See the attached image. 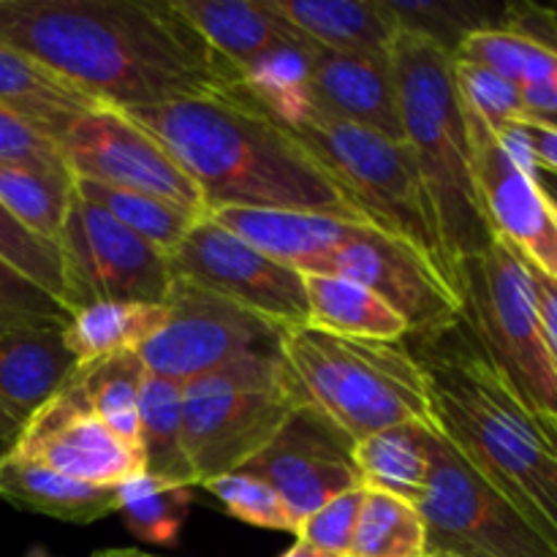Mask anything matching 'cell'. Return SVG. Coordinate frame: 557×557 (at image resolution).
<instances>
[{
    "instance_id": "ab89813d",
    "label": "cell",
    "mask_w": 557,
    "mask_h": 557,
    "mask_svg": "<svg viewBox=\"0 0 557 557\" xmlns=\"http://www.w3.org/2000/svg\"><path fill=\"white\" fill-rule=\"evenodd\" d=\"M455 82L462 103L479 114L493 131L525 117V98L515 82L482 69V65L455 60Z\"/></svg>"
},
{
    "instance_id": "db71d44e",
    "label": "cell",
    "mask_w": 557,
    "mask_h": 557,
    "mask_svg": "<svg viewBox=\"0 0 557 557\" xmlns=\"http://www.w3.org/2000/svg\"><path fill=\"white\" fill-rule=\"evenodd\" d=\"M424 557H430V555H424Z\"/></svg>"
},
{
    "instance_id": "6da1fadb",
    "label": "cell",
    "mask_w": 557,
    "mask_h": 557,
    "mask_svg": "<svg viewBox=\"0 0 557 557\" xmlns=\"http://www.w3.org/2000/svg\"><path fill=\"white\" fill-rule=\"evenodd\" d=\"M0 41L120 112L239 87L169 0H0Z\"/></svg>"
},
{
    "instance_id": "4316f807",
    "label": "cell",
    "mask_w": 557,
    "mask_h": 557,
    "mask_svg": "<svg viewBox=\"0 0 557 557\" xmlns=\"http://www.w3.org/2000/svg\"><path fill=\"white\" fill-rule=\"evenodd\" d=\"M139 449L150 476L183 487H199L185 451L183 384L145 375L139 392Z\"/></svg>"
},
{
    "instance_id": "44dd1931",
    "label": "cell",
    "mask_w": 557,
    "mask_h": 557,
    "mask_svg": "<svg viewBox=\"0 0 557 557\" xmlns=\"http://www.w3.org/2000/svg\"><path fill=\"white\" fill-rule=\"evenodd\" d=\"M310 44L368 58H392L400 25L384 0H270Z\"/></svg>"
},
{
    "instance_id": "8992f818",
    "label": "cell",
    "mask_w": 557,
    "mask_h": 557,
    "mask_svg": "<svg viewBox=\"0 0 557 557\" xmlns=\"http://www.w3.org/2000/svg\"><path fill=\"white\" fill-rule=\"evenodd\" d=\"M462 324L557 449V364L544 343L520 253L495 239L460 264Z\"/></svg>"
},
{
    "instance_id": "603a6c76",
    "label": "cell",
    "mask_w": 557,
    "mask_h": 557,
    "mask_svg": "<svg viewBox=\"0 0 557 557\" xmlns=\"http://www.w3.org/2000/svg\"><path fill=\"white\" fill-rule=\"evenodd\" d=\"M98 107H103L98 98L0 41V109L58 141L76 117Z\"/></svg>"
},
{
    "instance_id": "d4e9b609",
    "label": "cell",
    "mask_w": 557,
    "mask_h": 557,
    "mask_svg": "<svg viewBox=\"0 0 557 557\" xmlns=\"http://www.w3.org/2000/svg\"><path fill=\"white\" fill-rule=\"evenodd\" d=\"M433 435L435 428L406 422L354 444L362 487L397 495L417 506L433 473Z\"/></svg>"
},
{
    "instance_id": "f35d334b",
    "label": "cell",
    "mask_w": 557,
    "mask_h": 557,
    "mask_svg": "<svg viewBox=\"0 0 557 557\" xmlns=\"http://www.w3.org/2000/svg\"><path fill=\"white\" fill-rule=\"evenodd\" d=\"M71 310L60 299L0 259V332L30 326H65Z\"/></svg>"
},
{
    "instance_id": "1f68e13d",
    "label": "cell",
    "mask_w": 557,
    "mask_h": 557,
    "mask_svg": "<svg viewBox=\"0 0 557 557\" xmlns=\"http://www.w3.org/2000/svg\"><path fill=\"white\" fill-rule=\"evenodd\" d=\"M424 555H428V533H424V522L417 506L397 495L364 487L348 557Z\"/></svg>"
},
{
    "instance_id": "9a60e30c",
    "label": "cell",
    "mask_w": 557,
    "mask_h": 557,
    "mask_svg": "<svg viewBox=\"0 0 557 557\" xmlns=\"http://www.w3.org/2000/svg\"><path fill=\"white\" fill-rule=\"evenodd\" d=\"M239 471L275 490L297 531L332 498L362 487L354 466V441L310 406H299Z\"/></svg>"
},
{
    "instance_id": "f5cc1de1",
    "label": "cell",
    "mask_w": 557,
    "mask_h": 557,
    "mask_svg": "<svg viewBox=\"0 0 557 557\" xmlns=\"http://www.w3.org/2000/svg\"><path fill=\"white\" fill-rule=\"evenodd\" d=\"M553 16H555V22H557V9H553Z\"/></svg>"
},
{
    "instance_id": "7402d4cb",
    "label": "cell",
    "mask_w": 557,
    "mask_h": 557,
    "mask_svg": "<svg viewBox=\"0 0 557 557\" xmlns=\"http://www.w3.org/2000/svg\"><path fill=\"white\" fill-rule=\"evenodd\" d=\"M169 3L221 58L237 69L253 63L272 49L310 44L272 9L270 0H169Z\"/></svg>"
},
{
    "instance_id": "2e32d148",
    "label": "cell",
    "mask_w": 557,
    "mask_h": 557,
    "mask_svg": "<svg viewBox=\"0 0 557 557\" xmlns=\"http://www.w3.org/2000/svg\"><path fill=\"white\" fill-rule=\"evenodd\" d=\"M11 457L41 462L76 482L117 487L145 473L141 451L120 441L92 411L76 370L63 389L33 413Z\"/></svg>"
},
{
    "instance_id": "5b68a950",
    "label": "cell",
    "mask_w": 557,
    "mask_h": 557,
    "mask_svg": "<svg viewBox=\"0 0 557 557\" xmlns=\"http://www.w3.org/2000/svg\"><path fill=\"white\" fill-rule=\"evenodd\" d=\"M277 351L302 406L357 441L395 424L435 428L428 375L400 341H359L315 326L281 330Z\"/></svg>"
},
{
    "instance_id": "bcb514c9",
    "label": "cell",
    "mask_w": 557,
    "mask_h": 557,
    "mask_svg": "<svg viewBox=\"0 0 557 557\" xmlns=\"http://www.w3.org/2000/svg\"><path fill=\"white\" fill-rule=\"evenodd\" d=\"M22 430H25V424L16 422L11 413H5L3 408H0V468L11 460V455H14L16 446H20Z\"/></svg>"
},
{
    "instance_id": "f546056e",
    "label": "cell",
    "mask_w": 557,
    "mask_h": 557,
    "mask_svg": "<svg viewBox=\"0 0 557 557\" xmlns=\"http://www.w3.org/2000/svg\"><path fill=\"white\" fill-rule=\"evenodd\" d=\"M145 375L147 368L136 351L76 368V379L96 417L134 449H139V392Z\"/></svg>"
},
{
    "instance_id": "52a82bcc",
    "label": "cell",
    "mask_w": 557,
    "mask_h": 557,
    "mask_svg": "<svg viewBox=\"0 0 557 557\" xmlns=\"http://www.w3.org/2000/svg\"><path fill=\"white\" fill-rule=\"evenodd\" d=\"M292 134L368 223L422 250L457 292V272L446 256L438 218L408 141L386 139L319 112Z\"/></svg>"
},
{
    "instance_id": "83f0119b",
    "label": "cell",
    "mask_w": 557,
    "mask_h": 557,
    "mask_svg": "<svg viewBox=\"0 0 557 557\" xmlns=\"http://www.w3.org/2000/svg\"><path fill=\"white\" fill-rule=\"evenodd\" d=\"M315 49V44L272 49L239 69V87L245 96L288 131L315 117L310 96V65Z\"/></svg>"
},
{
    "instance_id": "60d3db41",
    "label": "cell",
    "mask_w": 557,
    "mask_h": 557,
    "mask_svg": "<svg viewBox=\"0 0 557 557\" xmlns=\"http://www.w3.org/2000/svg\"><path fill=\"white\" fill-rule=\"evenodd\" d=\"M362 493L364 487L348 490V493L337 495L330 504L321 506L319 511H313L299 525L297 542L310 544V547L321 549V553L348 557L354 528H357L359 506H362Z\"/></svg>"
},
{
    "instance_id": "30bf717a",
    "label": "cell",
    "mask_w": 557,
    "mask_h": 557,
    "mask_svg": "<svg viewBox=\"0 0 557 557\" xmlns=\"http://www.w3.org/2000/svg\"><path fill=\"white\" fill-rule=\"evenodd\" d=\"M69 310L98 302L166 305L174 286L169 253L114 221L74 190L58 243Z\"/></svg>"
},
{
    "instance_id": "cb8c5ba5",
    "label": "cell",
    "mask_w": 557,
    "mask_h": 557,
    "mask_svg": "<svg viewBox=\"0 0 557 557\" xmlns=\"http://www.w3.org/2000/svg\"><path fill=\"white\" fill-rule=\"evenodd\" d=\"M0 500L33 515L87 525L117 511V487L76 482L41 462L11 457L0 468Z\"/></svg>"
},
{
    "instance_id": "74e56055",
    "label": "cell",
    "mask_w": 557,
    "mask_h": 557,
    "mask_svg": "<svg viewBox=\"0 0 557 557\" xmlns=\"http://www.w3.org/2000/svg\"><path fill=\"white\" fill-rule=\"evenodd\" d=\"M201 487L218 498V504L237 520L248 522V525L267 528V531H283L297 536V525H294L292 515L277 498L275 490L264 484L261 479L248 476L243 471L226 473L205 482Z\"/></svg>"
},
{
    "instance_id": "e0dca14e",
    "label": "cell",
    "mask_w": 557,
    "mask_h": 557,
    "mask_svg": "<svg viewBox=\"0 0 557 557\" xmlns=\"http://www.w3.org/2000/svg\"><path fill=\"white\" fill-rule=\"evenodd\" d=\"M466 109L468 139H471L473 183L484 221L495 239L557 277V210L539 188L536 172L517 166L498 141V134Z\"/></svg>"
},
{
    "instance_id": "f907efd6",
    "label": "cell",
    "mask_w": 557,
    "mask_h": 557,
    "mask_svg": "<svg viewBox=\"0 0 557 557\" xmlns=\"http://www.w3.org/2000/svg\"><path fill=\"white\" fill-rule=\"evenodd\" d=\"M525 117H531V120H539V123H544V125H553V128H557V114H525Z\"/></svg>"
},
{
    "instance_id": "f1b7e54d",
    "label": "cell",
    "mask_w": 557,
    "mask_h": 557,
    "mask_svg": "<svg viewBox=\"0 0 557 557\" xmlns=\"http://www.w3.org/2000/svg\"><path fill=\"white\" fill-rule=\"evenodd\" d=\"M166 305L98 302L71 313L63 335L79 364L98 359L139 354V348L161 330Z\"/></svg>"
},
{
    "instance_id": "ac0fdd59",
    "label": "cell",
    "mask_w": 557,
    "mask_h": 557,
    "mask_svg": "<svg viewBox=\"0 0 557 557\" xmlns=\"http://www.w3.org/2000/svg\"><path fill=\"white\" fill-rule=\"evenodd\" d=\"M310 96L315 112L406 141L400 96L392 58H368L315 49L310 65Z\"/></svg>"
},
{
    "instance_id": "5bb4252c",
    "label": "cell",
    "mask_w": 557,
    "mask_h": 557,
    "mask_svg": "<svg viewBox=\"0 0 557 557\" xmlns=\"http://www.w3.org/2000/svg\"><path fill=\"white\" fill-rule=\"evenodd\" d=\"M281 330L218 294L177 281L161 330L139 348L147 373L188 384L250 351L277 348Z\"/></svg>"
},
{
    "instance_id": "d590c367",
    "label": "cell",
    "mask_w": 557,
    "mask_h": 557,
    "mask_svg": "<svg viewBox=\"0 0 557 557\" xmlns=\"http://www.w3.org/2000/svg\"><path fill=\"white\" fill-rule=\"evenodd\" d=\"M400 30L422 36L455 54L479 30H504L487 5L468 0H384Z\"/></svg>"
},
{
    "instance_id": "9c48e42d",
    "label": "cell",
    "mask_w": 557,
    "mask_h": 557,
    "mask_svg": "<svg viewBox=\"0 0 557 557\" xmlns=\"http://www.w3.org/2000/svg\"><path fill=\"white\" fill-rule=\"evenodd\" d=\"M417 509L430 557H557L555 544L468 466L438 430L433 473Z\"/></svg>"
},
{
    "instance_id": "ee69618b",
    "label": "cell",
    "mask_w": 557,
    "mask_h": 557,
    "mask_svg": "<svg viewBox=\"0 0 557 557\" xmlns=\"http://www.w3.org/2000/svg\"><path fill=\"white\" fill-rule=\"evenodd\" d=\"M520 125L522 131H525L528 141H531L539 166L549 169V172L557 174V128L539 123V120H531V117H522Z\"/></svg>"
},
{
    "instance_id": "d6986e66",
    "label": "cell",
    "mask_w": 557,
    "mask_h": 557,
    "mask_svg": "<svg viewBox=\"0 0 557 557\" xmlns=\"http://www.w3.org/2000/svg\"><path fill=\"white\" fill-rule=\"evenodd\" d=\"M210 218L264 256L302 275H310L321 259H326L337 245L357 232V226H362L319 212L250 210V207H223L212 210Z\"/></svg>"
},
{
    "instance_id": "4dcf8cb0",
    "label": "cell",
    "mask_w": 557,
    "mask_h": 557,
    "mask_svg": "<svg viewBox=\"0 0 557 557\" xmlns=\"http://www.w3.org/2000/svg\"><path fill=\"white\" fill-rule=\"evenodd\" d=\"M71 196L74 177L69 172L0 163V201L27 232L38 234L47 243H60Z\"/></svg>"
},
{
    "instance_id": "d6a6232c",
    "label": "cell",
    "mask_w": 557,
    "mask_h": 557,
    "mask_svg": "<svg viewBox=\"0 0 557 557\" xmlns=\"http://www.w3.org/2000/svg\"><path fill=\"white\" fill-rule=\"evenodd\" d=\"M194 504V487L136 473L117 484V511L125 528L147 544H174Z\"/></svg>"
},
{
    "instance_id": "f6af8a7d",
    "label": "cell",
    "mask_w": 557,
    "mask_h": 557,
    "mask_svg": "<svg viewBox=\"0 0 557 557\" xmlns=\"http://www.w3.org/2000/svg\"><path fill=\"white\" fill-rule=\"evenodd\" d=\"M525 114H557V74L522 90Z\"/></svg>"
},
{
    "instance_id": "3957f363",
    "label": "cell",
    "mask_w": 557,
    "mask_h": 557,
    "mask_svg": "<svg viewBox=\"0 0 557 557\" xmlns=\"http://www.w3.org/2000/svg\"><path fill=\"white\" fill-rule=\"evenodd\" d=\"M417 359L428 375L435 430L557 547V449L462 319L455 330L428 337Z\"/></svg>"
},
{
    "instance_id": "681fc988",
    "label": "cell",
    "mask_w": 557,
    "mask_h": 557,
    "mask_svg": "<svg viewBox=\"0 0 557 557\" xmlns=\"http://www.w3.org/2000/svg\"><path fill=\"white\" fill-rule=\"evenodd\" d=\"M92 557H158V555L139 553V549H103V553H98Z\"/></svg>"
},
{
    "instance_id": "7dc6e473",
    "label": "cell",
    "mask_w": 557,
    "mask_h": 557,
    "mask_svg": "<svg viewBox=\"0 0 557 557\" xmlns=\"http://www.w3.org/2000/svg\"><path fill=\"white\" fill-rule=\"evenodd\" d=\"M536 183H539V188L544 190V196L553 201L555 210H557V174L549 172V169L536 166Z\"/></svg>"
},
{
    "instance_id": "b9f144b4",
    "label": "cell",
    "mask_w": 557,
    "mask_h": 557,
    "mask_svg": "<svg viewBox=\"0 0 557 557\" xmlns=\"http://www.w3.org/2000/svg\"><path fill=\"white\" fill-rule=\"evenodd\" d=\"M0 163H16L44 172H69L58 141L5 109H0Z\"/></svg>"
},
{
    "instance_id": "7a4b0ae2",
    "label": "cell",
    "mask_w": 557,
    "mask_h": 557,
    "mask_svg": "<svg viewBox=\"0 0 557 557\" xmlns=\"http://www.w3.org/2000/svg\"><path fill=\"white\" fill-rule=\"evenodd\" d=\"M201 190L207 215L223 207L319 212L368 223L288 128L243 87L128 109Z\"/></svg>"
},
{
    "instance_id": "4fadbf2b",
    "label": "cell",
    "mask_w": 557,
    "mask_h": 557,
    "mask_svg": "<svg viewBox=\"0 0 557 557\" xmlns=\"http://www.w3.org/2000/svg\"><path fill=\"white\" fill-rule=\"evenodd\" d=\"M310 275L346 277L370 288L406 321L408 335L422 341L455 330L462 319L460 294L438 267L411 243L381 232L373 223L357 226Z\"/></svg>"
},
{
    "instance_id": "8d00e7d4",
    "label": "cell",
    "mask_w": 557,
    "mask_h": 557,
    "mask_svg": "<svg viewBox=\"0 0 557 557\" xmlns=\"http://www.w3.org/2000/svg\"><path fill=\"white\" fill-rule=\"evenodd\" d=\"M0 259L9 261L14 270L30 277L36 286L52 294L54 299L69 308V297H65V267L63 253L58 245L47 243L38 234L27 232L14 215L0 201Z\"/></svg>"
},
{
    "instance_id": "c3c4849f",
    "label": "cell",
    "mask_w": 557,
    "mask_h": 557,
    "mask_svg": "<svg viewBox=\"0 0 557 557\" xmlns=\"http://www.w3.org/2000/svg\"><path fill=\"white\" fill-rule=\"evenodd\" d=\"M283 557H341V555H330V553H321V549H315V547H310V544H305V542H297L294 544L292 549H288L286 555Z\"/></svg>"
},
{
    "instance_id": "ba28073f",
    "label": "cell",
    "mask_w": 557,
    "mask_h": 557,
    "mask_svg": "<svg viewBox=\"0 0 557 557\" xmlns=\"http://www.w3.org/2000/svg\"><path fill=\"white\" fill-rule=\"evenodd\" d=\"M299 406L277 348L250 351L183 384L185 451L199 487L253 460Z\"/></svg>"
},
{
    "instance_id": "277c9868",
    "label": "cell",
    "mask_w": 557,
    "mask_h": 557,
    "mask_svg": "<svg viewBox=\"0 0 557 557\" xmlns=\"http://www.w3.org/2000/svg\"><path fill=\"white\" fill-rule=\"evenodd\" d=\"M403 134L417 158L446 256L460 264L495 243L473 183L466 109L455 82V54L422 36L400 30L392 47Z\"/></svg>"
},
{
    "instance_id": "836d02e7",
    "label": "cell",
    "mask_w": 557,
    "mask_h": 557,
    "mask_svg": "<svg viewBox=\"0 0 557 557\" xmlns=\"http://www.w3.org/2000/svg\"><path fill=\"white\" fill-rule=\"evenodd\" d=\"M74 190L90 205L107 210L114 221L123 223L136 237L161 248L163 253H172L183 243L185 234L190 232V226L199 221L190 212L177 210V207L152 199V196L134 194V190L109 188V185L87 183V180H74Z\"/></svg>"
},
{
    "instance_id": "8fae6325",
    "label": "cell",
    "mask_w": 557,
    "mask_h": 557,
    "mask_svg": "<svg viewBox=\"0 0 557 557\" xmlns=\"http://www.w3.org/2000/svg\"><path fill=\"white\" fill-rule=\"evenodd\" d=\"M169 261L177 281L218 294L277 330L310 324L302 272L264 256L210 215L190 226Z\"/></svg>"
},
{
    "instance_id": "7c38bea8",
    "label": "cell",
    "mask_w": 557,
    "mask_h": 557,
    "mask_svg": "<svg viewBox=\"0 0 557 557\" xmlns=\"http://www.w3.org/2000/svg\"><path fill=\"white\" fill-rule=\"evenodd\" d=\"M58 147L74 180L134 190L196 218H207V205L194 180L120 109L98 107L76 117L63 131Z\"/></svg>"
},
{
    "instance_id": "ffe728a7",
    "label": "cell",
    "mask_w": 557,
    "mask_h": 557,
    "mask_svg": "<svg viewBox=\"0 0 557 557\" xmlns=\"http://www.w3.org/2000/svg\"><path fill=\"white\" fill-rule=\"evenodd\" d=\"M65 326L0 332V408L27 424L79 368L63 335Z\"/></svg>"
},
{
    "instance_id": "e575fe53",
    "label": "cell",
    "mask_w": 557,
    "mask_h": 557,
    "mask_svg": "<svg viewBox=\"0 0 557 557\" xmlns=\"http://www.w3.org/2000/svg\"><path fill=\"white\" fill-rule=\"evenodd\" d=\"M455 60L482 65L520 90L557 74V52L520 30H479L457 47Z\"/></svg>"
},
{
    "instance_id": "816d5d0a",
    "label": "cell",
    "mask_w": 557,
    "mask_h": 557,
    "mask_svg": "<svg viewBox=\"0 0 557 557\" xmlns=\"http://www.w3.org/2000/svg\"><path fill=\"white\" fill-rule=\"evenodd\" d=\"M30 557H47V555H44V553H38V549H36V553H33Z\"/></svg>"
},
{
    "instance_id": "484cf974",
    "label": "cell",
    "mask_w": 557,
    "mask_h": 557,
    "mask_svg": "<svg viewBox=\"0 0 557 557\" xmlns=\"http://www.w3.org/2000/svg\"><path fill=\"white\" fill-rule=\"evenodd\" d=\"M310 326L359 341L397 343L408 326L389 305L370 288L335 275H305Z\"/></svg>"
},
{
    "instance_id": "7bdbcfd3",
    "label": "cell",
    "mask_w": 557,
    "mask_h": 557,
    "mask_svg": "<svg viewBox=\"0 0 557 557\" xmlns=\"http://www.w3.org/2000/svg\"><path fill=\"white\" fill-rule=\"evenodd\" d=\"M522 264H525L528 283H531L533 308H536V319L539 326H542L544 343H547L549 354H553L557 364V277L539 270V267L531 264L528 259H522Z\"/></svg>"
}]
</instances>
